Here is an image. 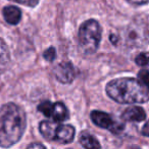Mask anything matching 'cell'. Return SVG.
Segmentation results:
<instances>
[{
  "instance_id": "6",
  "label": "cell",
  "mask_w": 149,
  "mask_h": 149,
  "mask_svg": "<svg viewBox=\"0 0 149 149\" xmlns=\"http://www.w3.org/2000/svg\"><path fill=\"white\" fill-rule=\"evenodd\" d=\"M53 72L56 79L59 82H61L62 84L72 83L74 81V77H76L74 65L68 61H63L57 64L56 68H54Z\"/></svg>"
},
{
  "instance_id": "12",
  "label": "cell",
  "mask_w": 149,
  "mask_h": 149,
  "mask_svg": "<svg viewBox=\"0 0 149 149\" xmlns=\"http://www.w3.org/2000/svg\"><path fill=\"white\" fill-rule=\"evenodd\" d=\"M52 107H53V104L50 101H44L42 103L39 104L38 106V110L40 112L44 114L47 118H51V112H52Z\"/></svg>"
},
{
  "instance_id": "15",
  "label": "cell",
  "mask_w": 149,
  "mask_h": 149,
  "mask_svg": "<svg viewBox=\"0 0 149 149\" xmlns=\"http://www.w3.org/2000/svg\"><path fill=\"white\" fill-rule=\"evenodd\" d=\"M43 56L47 61H52L54 60V58L56 57V51L53 47H49L48 49H46L43 53Z\"/></svg>"
},
{
  "instance_id": "4",
  "label": "cell",
  "mask_w": 149,
  "mask_h": 149,
  "mask_svg": "<svg viewBox=\"0 0 149 149\" xmlns=\"http://www.w3.org/2000/svg\"><path fill=\"white\" fill-rule=\"evenodd\" d=\"M39 130L46 140L56 141L61 144L70 143L74 138V128L70 125H58L50 120H43Z\"/></svg>"
},
{
  "instance_id": "1",
  "label": "cell",
  "mask_w": 149,
  "mask_h": 149,
  "mask_svg": "<svg viewBox=\"0 0 149 149\" xmlns=\"http://www.w3.org/2000/svg\"><path fill=\"white\" fill-rule=\"evenodd\" d=\"M26 113L15 103L0 108V146L10 147L19 141L26 130Z\"/></svg>"
},
{
  "instance_id": "2",
  "label": "cell",
  "mask_w": 149,
  "mask_h": 149,
  "mask_svg": "<svg viewBox=\"0 0 149 149\" xmlns=\"http://www.w3.org/2000/svg\"><path fill=\"white\" fill-rule=\"evenodd\" d=\"M148 90L134 78H118L106 86V93L111 99L122 104L145 103L149 100Z\"/></svg>"
},
{
  "instance_id": "5",
  "label": "cell",
  "mask_w": 149,
  "mask_h": 149,
  "mask_svg": "<svg viewBox=\"0 0 149 149\" xmlns=\"http://www.w3.org/2000/svg\"><path fill=\"white\" fill-rule=\"evenodd\" d=\"M91 120L96 126L100 127L102 129L110 131L113 134H120L124 130V125L116 122L108 113L99 110H94L91 112Z\"/></svg>"
},
{
  "instance_id": "9",
  "label": "cell",
  "mask_w": 149,
  "mask_h": 149,
  "mask_svg": "<svg viewBox=\"0 0 149 149\" xmlns=\"http://www.w3.org/2000/svg\"><path fill=\"white\" fill-rule=\"evenodd\" d=\"M51 118L55 122H63L68 120V111L66 109L65 105L62 102H55L52 107Z\"/></svg>"
},
{
  "instance_id": "11",
  "label": "cell",
  "mask_w": 149,
  "mask_h": 149,
  "mask_svg": "<svg viewBox=\"0 0 149 149\" xmlns=\"http://www.w3.org/2000/svg\"><path fill=\"white\" fill-rule=\"evenodd\" d=\"M10 61V56L6 44L0 38V72H4Z\"/></svg>"
},
{
  "instance_id": "17",
  "label": "cell",
  "mask_w": 149,
  "mask_h": 149,
  "mask_svg": "<svg viewBox=\"0 0 149 149\" xmlns=\"http://www.w3.org/2000/svg\"><path fill=\"white\" fill-rule=\"evenodd\" d=\"M127 1L134 5H144L149 3V0H127Z\"/></svg>"
},
{
  "instance_id": "7",
  "label": "cell",
  "mask_w": 149,
  "mask_h": 149,
  "mask_svg": "<svg viewBox=\"0 0 149 149\" xmlns=\"http://www.w3.org/2000/svg\"><path fill=\"white\" fill-rule=\"evenodd\" d=\"M122 118L127 122H142L146 118V112L142 107L133 106L126 109L122 114Z\"/></svg>"
},
{
  "instance_id": "3",
  "label": "cell",
  "mask_w": 149,
  "mask_h": 149,
  "mask_svg": "<svg viewBox=\"0 0 149 149\" xmlns=\"http://www.w3.org/2000/svg\"><path fill=\"white\" fill-rule=\"evenodd\" d=\"M101 40V28L95 19H88L82 24L79 30V43L82 50L92 54L99 47Z\"/></svg>"
},
{
  "instance_id": "16",
  "label": "cell",
  "mask_w": 149,
  "mask_h": 149,
  "mask_svg": "<svg viewBox=\"0 0 149 149\" xmlns=\"http://www.w3.org/2000/svg\"><path fill=\"white\" fill-rule=\"evenodd\" d=\"M11 1H15V2L19 3V4H24L31 7L36 6L38 4V2H39V0H11Z\"/></svg>"
},
{
  "instance_id": "10",
  "label": "cell",
  "mask_w": 149,
  "mask_h": 149,
  "mask_svg": "<svg viewBox=\"0 0 149 149\" xmlns=\"http://www.w3.org/2000/svg\"><path fill=\"white\" fill-rule=\"evenodd\" d=\"M80 143L82 146L88 149H95L101 147L97 139L92 135H90L88 132H83L80 135Z\"/></svg>"
},
{
  "instance_id": "19",
  "label": "cell",
  "mask_w": 149,
  "mask_h": 149,
  "mask_svg": "<svg viewBox=\"0 0 149 149\" xmlns=\"http://www.w3.org/2000/svg\"><path fill=\"white\" fill-rule=\"evenodd\" d=\"M29 148H45L43 144H40V143H33V144H30Z\"/></svg>"
},
{
  "instance_id": "8",
  "label": "cell",
  "mask_w": 149,
  "mask_h": 149,
  "mask_svg": "<svg viewBox=\"0 0 149 149\" xmlns=\"http://www.w3.org/2000/svg\"><path fill=\"white\" fill-rule=\"evenodd\" d=\"M3 15L5 21L10 25H17L22 19V11L15 6H6L3 8Z\"/></svg>"
},
{
  "instance_id": "14",
  "label": "cell",
  "mask_w": 149,
  "mask_h": 149,
  "mask_svg": "<svg viewBox=\"0 0 149 149\" xmlns=\"http://www.w3.org/2000/svg\"><path fill=\"white\" fill-rule=\"evenodd\" d=\"M136 63L140 66H149V53H140L135 59Z\"/></svg>"
},
{
  "instance_id": "13",
  "label": "cell",
  "mask_w": 149,
  "mask_h": 149,
  "mask_svg": "<svg viewBox=\"0 0 149 149\" xmlns=\"http://www.w3.org/2000/svg\"><path fill=\"white\" fill-rule=\"evenodd\" d=\"M138 80L149 91V72L147 70H141L138 72Z\"/></svg>"
},
{
  "instance_id": "18",
  "label": "cell",
  "mask_w": 149,
  "mask_h": 149,
  "mask_svg": "<svg viewBox=\"0 0 149 149\" xmlns=\"http://www.w3.org/2000/svg\"><path fill=\"white\" fill-rule=\"evenodd\" d=\"M141 133H142L143 136L149 137V120H148V122H146V124H145L144 126H143Z\"/></svg>"
}]
</instances>
